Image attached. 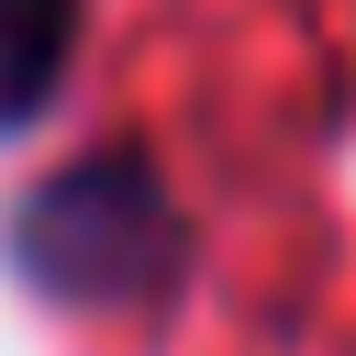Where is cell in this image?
Returning <instances> with one entry per match:
<instances>
[{
    "instance_id": "cell-1",
    "label": "cell",
    "mask_w": 356,
    "mask_h": 356,
    "mask_svg": "<svg viewBox=\"0 0 356 356\" xmlns=\"http://www.w3.org/2000/svg\"><path fill=\"white\" fill-rule=\"evenodd\" d=\"M0 245H11V278L44 289L56 312H156L189 278V211L122 145H100V156L56 167L44 189H22Z\"/></svg>"
},
{
    "instance_id": "cell-2",
    "label": "cell",
    "mask_w": 356,
    "mask_h": 356,
    "mask_svg": "<svg viewBox=\"0 0 356 356\" xmlns=\"http://www.w3.org/2000/svg\"><path fill=\"white\" fill-rule=\"evenodd\" d=\"M78 56V0H0V134H22Z\"/></svg>"
}]
</instances>
